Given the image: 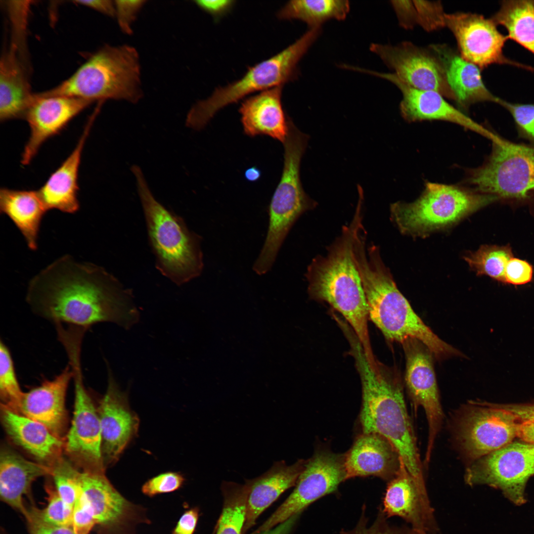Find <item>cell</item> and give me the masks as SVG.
Segmentation results:
<instances>
[{"label":"cell","mask_w":534,"mask_h":534,"mask_svg":"<svg viewBox=\"0 0 534 534\" xmlns=\"http://www.w3.org/2000/svg\"><path fill=\"white\" fill-rule=\"evenodd\" d=\"M298 515H296L273 528L258 533L251 534H289Z\"/></svg>","instance_id":"obj_53"},{"label":"cell","mask_w":534,"mask_h":534,"mask_svg":"<svg viewBox=\"0 0 534 534\" xmlns=\"http://www.w3.org/2000/svg\"><path fill=\"white\" fill-rule=\"evenodd\" d=\"M10 45L0 63V120L24 119L33 98L24 64Z\"/></svg>","instance_id":"obj_31"},{"label":"cell","mask_w":534,"mask_h":534,"mask_svg":"<svg viewBox=\"0 0 534 534\" xmlns=\"http://www.w3.org/2000/svg\"><path fill=\"white\" fill-rule=\"evenodd\" d=\"M146 2L143 0L114 1L115 17L123 33L128 35L133 33L132 25Z\"/></svg>","instance_id":"obj_43"},{"label":"cell","mask_w":534,"mask_h":534,"mask_svg":"<svg viewBox=\"0 0 534 534\" xmlns=\"http://www.w3.org/2000/svg\"><path fill=\"white\" fill-rule=\"evenodd\" d=\"M364 239L361 235L355 237L353 257L361 279L368 318L391 342L401 344L408 338L418 340L438 360L462 356V353L436 335L414 312L397 288L376 247H370L369 257H366Z\"/></svg>","instance_id":"obj_3"},{"label":"cell","mask_w":534,"mask_h":534,"mask_svg":"<svg viewBox=\"0 0 534 534\" xmlns=\"http://www.w3.org/2000/svg\"><path fill=\"white\" fill-rule=\"evenodd\" d=\"M346 477L345 455L316 451L306 460L292 492L253 533L270 530L298 515L315 501L335 491Z\"/></svg>","instance_id":"obj_13"},{"label":"cell","mask_w":534,"mask_h":534,"mask_svg":"<svg viewBox=\"0 0 534 534\" xmlns=\"http://www.w3.org/2000/svg\"><path fill=\"white\" fill-rule=\"evenodd\" d=\"M533 268L527 261L512 258L507 263L504 273L505 283L523 285L530 282Z\"/></svg>","instance_id":"obj_45"},{"label":"cell","mask_w":534,"mask_h":534,"mask_svg":"<svg viewBox=\"0 0 534 534\" xmlns=\"http://www.w3.org/2000/svg\"><path fill=\"white\" fill-rule=\"evenodd\" d=\"M417 25L428 32L445 27V14L439 1L413 0Z\"/></svg>","instance_id":"obj_41"},{"label":"cell","mask_w":534,"mask_h":534,"mask_svg":"<svg viewBox=\"0 0 534 534\" xmlns=\"http://www.w3.org/2000/svg\"><path fill=\"white\" fill-rule=\"evenodd\" d=\"M491 19L507 30L511 39L534 54V0H508Z\"/></svg>","instance_id":"obj_33"},{"label":"cell","mask_w":534,"mask_h":534,"mask_svg":"<svg viewBox=\"0 0 534 534\" xmlns=\"http://www.w3.org/2000/svg\"><path fill=\"white\" fill-rule=\"evenodd\" d=\"M438 57L444 68L447 82L454 96L457 108L467 109L482 102L499 104L501 98L493 94L485 86L482 70L465 60L446 44H432L428 47Z\"/></svg>","instance_id":"obj_24"},{"label":"cell","mask_w":534,"mask_h":534,"mask_svg":"<svg viewBox=\"0 0 534 534\" xmlns=\"http://www.w3.org/2000/svg\"><path fill=\"white\" fill-rule=\"evenodd\" d=\"M185 479L178 472H168L147 480L142 486V493L153 497L157 495L174 492L183 486Z\"/></svg>","instance_id":"obj_42"},{"label":"cell","mask_w":534,"mask_h":534,"mask_svg":"<svg viewBox=\"0 0 534 534\" xmlns=\"http://www.w3.org/2000/svg\"><path fill=\"white\" fill-rule=\"evenodd\" d=\"M499 105L511 115L519 137L534 145V103H511L501 99Z\"/></svg>","instance_id":"obj_40"},{"label":"cell","mask_w":534,"mask_h":534,"mask_svg":"<svg viewBox=\"0 0 534 534\" xmlns=\"http://www.w3.org/2000/svg\"><path fill=\"white\" fill-rule=\"evenodd\" d=\"M199 517V509L193 507L184 511L171 534H194Z\"/></svg>","instance_id":"obj_49"},{"label":"cell","mask_w":534,"mask_h":534,"mask_svg":"<svg viewBox=\"0 0 534 534\" xmlns=\"http://www.w3.org/2000/svg\"><path fill=\"white\" fill-rule=\"evenodd\" d=\"M212 534H215V532H213V533H212Z\"/></svg>","instance_id":"obj_55"},{"label":"cell","mask_w":534,"mask_h":534,"mask_svg":"<svg viewBox=\"0 0 534 534\" xmlns=\"http://www.w3.org/2000/svg\"><path fill=\"white\" fill-rule=\"evenodd\" d=\"M321 28H310L279 53L249 68L240 79L216 88L208 98L194 104L187 114L186 126L193 130H200L223 107L252 93L283 86L295 79L298 64L320 35Z\"/></svg>","instance_id":"obj_7"},{"label":"cell","mask_w":534,"mask_h":534,"mask_svg":"<svg viewBox=\"0 0 534 534\" xmlns=\"http://www.w3.org/2000/svg\"><path fill=\"white\" fill-rule=\"evenodd\" d=\"M195 3L203 11L218 19L229 12L234 5L232 0H195Z\"/></svg>","instance_id":"obj_50"},{"label":"cell","mask_w":534,"mask_h":534,"mask_svg":"<svg viewBox=\"0 0 534 534\" xmlns=\"http://www.w3.org/2000/svg\"><path fill=\"white\" fill-rule=\"evenodd\" d=\"M282 86H277L245 98L239 109L244 133L251 137L270 136L283 143L288 127L282 101Z\"/></svg>","instance_id":"obj_28"},{"label":"cell","mask_w":534,"mask_h":534,"mask_svg":"<svg viewBox=\"0 0 534 534\" xmlns=\"http://www.w3.org/2000/svg\"><path fill=\"white\" fill-rule=\"evenodd\" d=\"M261 176V171L256 167H252L247 169L244 174L245 178L251 182L258 180Z\"/></svg>","instance_id":"obj_54"},{"label":"cell","mask_w":534,"mask_h":534,"mask_svg":"<svg viewBox=\"0 0 534 534\" xmlns=\"http://www.w3.org/2000/svg\"><path fill=\"white\" fill-rule=\"evenodd\" d=\"M100 109L89 118L74 149L38 190L46 210L74 214L80 209L78 177L82 154Z\"/></svg>","instance_id":"obj_23"},{"label":"cell","mask_w":534,"mask_h":534,"mask_svg":"<svg viewBox=\"0 0 534 534\" xmlns=\"http://www.w3.org/2000/svg\"><path fill=\"white\" fill-rule=\"evenodd\" d=\"M445 27L454 35L458 52L465 60L481 70L493 64H510L534 71V68L516 62L503 54L507 36L497 30L491 19L470 12L445 14Z\"/></svg>","instance_id":"obj_17"},{"label":"cell","mask_w":534,"mask_h":534,"mask_svg":"<svg viewBox=\"0 0 534 534\" xmlns=\"http://www.w3.org/2000/svg\"><path fill=\"white\" fill-rule=\"evenodd\" d=\"M97 525L89 503L82 495L73 507L72 526L75 534H89Z\"/></svg>","instance_id":"obj_44"},{"label":"cell","mask_w":534,"mask_h":534,"mask_svg":"<svg viewBox=\"0 0 534 534\" xmlns=\"http://www.w3.org/2000/svg\"><path fill=\"white\" fill-rule=\"evenodd\" d=\"M478 167L467 170L464 183L497 200L526 202L534 199V145L497 135Z\"/></svg>","instance_id":"obj_10"},{"label":"cell","mask_w":534,"mask_h":534,"mask_svg":"<svg viewBox=\"0 0 534 534\" xmlns=\"http://www.w3.org/2000/svg\"><path fill=\"white\" fill-rule=\"evenodd\" d=\"M26 301L54 324L87 329L111 322L130 329L139 319L133 293L103 267L65 255L30 281Z\"/></svg>","instance_id":"obj_1"},{"label":"cell","mask_w":534,"mask_h":534,"mask_svg":"<svg viewBox=\"0 0 534 534\" xmlns=\"http://www.w3.org/2000/svg\"><path fill=\"white\" fill-rule=\"evenodd\" d=\"M383 507L384 516L403 518L417 534H427L433 527V510L429 498L421 494L401 458L398 472L387 486Z\"/></svg>","instance_id":"obj_25"},{"label":"cell","mask_w":534,"mask_h":534,"mask_svg":"<svg viewBox=\"0 0 534 534\" xmlns=\"http://www.w3.org/2000/svg\"><path fill=\"white\" fill-rule=\"evenodd\" d=\"M78 477L96 519L97 534H136L138 526L151 524L147 508L124 497L104 471H79Z\"/></svg>","instance_id":"obj_15"},{"label":"cell","mask_w":534,"mask_h":534,"mask_svg":"<svg viewBox=\"0 0 534 534\" xmlns=\"http://www.w3.org/2000/svg\"><path fill=\"white\" fill-rule=\"evenodd\" d=\"M519 419L496 403L471 400L460 408L453 424L456 444L470 463L518 437Z\"/></svg>","instance_id":"obj_11"},{"label":"cell","mask_w":534,"mask_h":534,"mask_svg":"<svg viewBox=\"0 0 534 534\" xmlns=\"http://www.w3.org/2000/svg\"><path fill=\"white\" fill-rule=\"evenodd\" d=\"M24 393L17 379L9 350L2 340H0V406L17 412Z\"/></svg>","instance_id":"obj_37"},{"label":"cell","mask_w":534,"mask_h":534,"mask_svg":"<svg viewBox=\"0 0 534 534\" xmlns=\"http://www.w3.org/2000/svg\"><path fill=\"white\" fill-rule=\"evenodd\" d=\"M108 386L97 408L101 429V455L106 468L116 463L137 435L139 418L130 408L128 395L107 364Z\"/></svg>","instance_id":"obj_19"},{"label":"cell","mask_w":534,"mask_h":534,"mask_svg":"<svg viewBox=\"0 0 534 534\" xmlns=\"http://www.w3.org/2000/svg\"><path fill=\"white\" fill-rule=\"evenodd\" d=\"M362 386L359 420L363 433H376L394 445L420 490L425 489L413 427L399 376L377 361H371L356 337L349 339Z\"/></svg>","instance_id":"obj_2"},{"label":"cell","mask_w":534,"mask_h":534,"mask_svg":"<svg viewBox=\"0 0 534 534\" xmlns=\"http://www.w3.org/2000/svg\"><path fill=\"white\" fill-rule=\"evenodd\" d=\"M391 2L401 27L410 29L417 25L413 0H392Z\"/></svg>","instance_id":"obj_47"},{"label":"cell","mask_w":534,"mask_h":534,"mask_svg":"<svg viewBox=\"0 0 534 534\" xmlns=\"http://www.w3.org/2000/svg\"><path fill=\"white\" fill-rule=\"evenodd\" d=\"M51 468L50 476L58 493L64 502L73 507L82 493L78 477L79 470L63 455Z\"/></svg>","instance_id":"obj_38"},{"label":"cell","mask_w":534,"mask_h":534,"mask_svg":"<svg viewBox=\"0 0 534 534\" xmlns=\"http://www.w3.org/2000/svg\"><path fill=\"white\" fill-rule=\"evenodd\" d=\"M51 472V467L29 460L3 445L0 451V499L25 518L28 508L23 496L30 497L32 483L39 477L50 475Z\"/></svg>","instance_id":"obj_30"},{"label":"cell","mask_w":534,"mask_h":534,"mask_svg":"<svg viewBox=\"0 0 534 534\" xmlns=\"http://www.w3.org/2000/svg\"><path fill=\"white\" fill-rule=\"evenodd\" d=\"M513 257L509 246L483 245L475 252L467 254L464 259L478 275H487L505 283V268Z\"/></svg>","instance_id":"obj_36"},{"label":"cell","mask_w":534,"mask_h":534,"mask_svg":"<svg viewBox=\"0 0 534 534\" xmlns=\"http://www.w3.org/2000/svg\"><path fill=\"white\" fill-rule=\"evenodd\" d=\"M369 49L408 86L418 89L435 91L454 101L443 65L429 47H420L405 41L396 45L373 43Z\"/></svg>","instance_id":"obj_16"},{"label":"cell","mask_w":534,"mask_h":534,"mask_svg":"<svg viewBox=\"0 0 534 534\" xmlns=\"http://www.w3.org/2000/svg\"><path fill=\"white\" fill-rule=\"evenodd\" d=\"M305 463V460L299 459L287 465L283 460L276 461L262 475L245 480L249 492L243 534L255 525L262 513L284 491L295 486Z\"/></svg>","instance_id":"obj_29"},{"label":"cell","mask_w":534,"mask_h":534,"mask_svg":"<svg viewBox=\"0 0 534 534\" xmlns=\"http://www.w3.org/2000/svg\"><path fill=\"white\" fill-rule=\"evenodd\" d=\"M157 269L177 285L198 277L204 267L201 237L154 197L141 168L131 167Z\"/></svg>","instance_id":"obj_5"},{"label":"cell","mask_w":534,"mask_h":534,"mask_svg":"<svg viewBox=\"0 0 534 534\" xmlns=\"http://www.w3.org/2000/svg\"><path fill=\"white\" fill-rule=\"evenodd\" d=\"M73 375L69 364L53 379L24 393L16 413L42 423L64 440L67 423L65 399Z\"/></svg>","instance_id":"obj_22"},{"label":"cell","mask_w":534,"mask_h":534,"mask_svg":"<svg viewBox=\"0 0 534 534\" xmlns=\"http://www.w3.org/2000/svg\"><path fill=\"white\" fill-rule=\"evenodd\" d=\"M221 490L222 509L215 534H243L249 492L248 485L223 481Z\"/></svg>","instance_id":"obj_35"},{"label":"cell","mask_w":534,"mask_h":534,"mask_svg":"<svg viewBox=\"0 0 534 534\" xmlns=\"http://www.w3.org/2000/svg\"><path fill=\"white\" fill-rule=\"evenodd\" d=\"M40 94L75 97L93 102L114 99L137 103L143 95L138 52L127 44L106 45L67 79Z\"/></svg>","instance_id":"obj_6"},{"label":"cell","mask_w":534,"mask_h":534,"mask_svg":"<svg viewBox=\"0 0 534 534\" xmlns=\"http://www.w3.org/2000/svg\"><path fill=\"white\" fill-rule=\"evenodd\" d=\"M44 488L47 494L46 507L41 509L32 505L28 508L27 516H31L50 525L72 526L73 507L61 498L53 483L46 482Z\"/></svg>","instance_id":"obj_39"},{"label":"cell","mask_w":534,"mask_h":534,"mask_svg":"<svg viewBox=\"0 0 534 534\" xmlns=\"http://www.w3.org/2000/svg\"><path fill=\"white\" fill-rule=\"evenodd\" d=\"M80 357V355L75 354L68 358L73 373L75 402L71 426L64 439V450L82 471H104L100 419L85 386Z\"/></svg>","instance_id":"obj_14"},{"label":"cell","mask_w":534,"mask_h":534,"mask_svg":"<svg viewBox=\"0 0 534 534\" xmlns=\"http://www.w3.org/2000/svg\"><path fill=\"white\" fill-rule=\"evenodd\" d=\"M76 4L83 5L104 15L115 17V8L114 1L110 0H74Z\"/></svg>","instance_id":"obj_51"},{"label":"cell","mask_w":534,"mask_h":534,"mask_svg":"<svg viewBox=\"0 0 534 534\" xmlns=\"http://www.w3.org/2000/svg\"><path fill=\"white\" fill-rule=\"evenodd\" d=\"M308 140L309 136L294 124L289 125L283 143V171L268 208L267 236L253 267L258 275H264L270 270L294 222L303 213L315 205L304 191L300 177L301 161Z\"/></svg>","instance_id":"obj_8"},{"label":"cell","mask_w":534,"mask_h":534,"mask_svg":"<svg viewBox=\"0 0 534 534\" xmlns=\"http://www.w3.org/2000/svg\"><path fill=\"white\" fill-rule=\"evenodd\" d=\"M363 508V514L355 528L352 530H342L340 534H411L389 526L382 518L381 515L372 525L367 526V519L364 515L365 507ZM412 534H417L413 531Z\"/></svg>","instance_id":"obj_46"},{"label":"cell","mask_w":534,"mask_h":534,"mask_svg":"<svg viewBox=\"0 0 534 534\" xmlns=\"http://www.w3.org/2000/svg\"><path fill=\"white\" fill-rule=\"evenodd\" d=\"M363 73L387 80L400 90L401 116L410 123L438 120L452 123L478 134L492 141L497 134L478 123L462 111L449 103L442 94L433 90L413 88L393 73H382L364 69Z\"/></svg>","instance_id":"obj_21"},{"label":"cell","mask_w":534,"mask_h":534,"mask_svg":"<svg viewBox=\"0 0 534 534\" xmlns=\"http://www.w3.org/2000/svg\"><path fill=\"white\" fill-rule=\"evenodd\" d=\"M534 475V444L512 442L470 463L465 474L467 484L487 485L500 490L520 505L526 502L527 483Z\"/></svg>","instance_id":"obj_12"},{"label":"cell","mask_w":534,"mask_h":534,"mask_svg":"<svg viewBox=\"0 0 534 534\" xmlns=\"http://www.w3.org/2000/svg\"><path fill=\"white\" fill-rule=\"evenodd\" d=\"M47 211L38 190L0 189V213L11 220L32 251L38 248L42 221Z\"/></svg>","instance_id":"obj_32"},{"label":"cell","mask_w":534,"mask_h":534,"mask_svg":"<svg viewBox=\"0 0 534 534\" xmlns=\"http://www.w3.org/2000/svg\"><path fill=\"white\" fill-rule=\"evenodd\" d=\"M401 458L387 439L376 433H362L345 454L347 479L376 476L392 480L398 472Z\"/></svg>","instance_id":"obj_26"},{"label":"cell","mask_w":534,"mask_h":534,"mask_svg":"<svg viewBox=\"0 0 534 534\" xmlns=\"http://www.w3.org/2000/svg\"><path fill=\"white\" fill-rule=\"evenodd\" d=\"M357 209L349 227L324 257L315 259L306 274L310 295L328 303L350 324L366 355L374 356L369 341L368 311L360 274L353 257L356 232L361 224Z\"/></svg>","instance_id":"obj_4"},{"label":"cell","mask_w":534,"mask_h":534,"mask_svg":"<svg viewBox=\"0 0 534 534\" xmlns=\"http://www.w3.org/2000/svg\"><path fill=\"white\" fill-rule=\"evenodd\" d=\"M25 519L30 534H75L72 526L50 525L30 515Z\"/></svg>","instance_id":"obj_48"},{"label":"cell","mask_w":534,"mask_h":534,"mask_svg":"<svg viewBox=\"0 0 534 534\" xmlns=\"http://www.w3.org/2000/svg\"><path fill=\"white\" fill-rule=\"evenodd\" d=\"M350 9L346 0H292L280 9L277 16L282 20H301L310 28L321 27L331 19L344 20Z\"/></svg>","instance_id":"obj_34"},{"label":"cell","mask_w":534,"mask_h":534,"mask_svg":"<svg viewBox=\"0 0 534 534\" xmlns=\"http://www.w3.org/2000/svg\"><path fill=\"white\" fill-rule=\"evenodd\" d=\"M92 103L75 97L34 93L24 119L28 124L30 135L22 153L21 163L24 166L29 164L47 140L59 134Z\"/></svg>","instance_id":"obj_20"},{"label":"cell","mask_w":534,"mask_h":534,"mask_svg":"<svg viewBox=\"0 0 534 534\" xmlns=\"http://www.w3.org/2000/svg\"><path fill=\"white\" fill-rule=\"evenodd\" d=\"M497 201L472 187L427 181L417 199L395 203L391 211L402 233L420 235L451 225Z\"/></svg>","instance_id":"obj_9"},{"label":"cell","mask_w":534,"mask_h":534,"mask_svg":"<svg viewBox=\"0 0 534 534\" xmlns=\"http://www.w3.org/2000/svg\"><path fill=\"white\" fill-rule=\"evenodd\" d=\"M0 417L8 438L38 462L51 467L63 455L64 440L42 423L1 406Z\"/></svg>","instance_id":"obj_27"},{"label":"cell","mask_w":534,"mask_h":534,"mask_svg":"<svg viewBox=\"0 0 534 534\" xmlns=\"http://www.w3.org/2000/svg\"><path fill=\"white\" fill-rule=\"evenodd\" d=\"M406 358L405 382L415 407L423 408L428 423L429 435L425 463L427 465L443 419L435 373L433 355L418 340L408 338L401 343Z\"/></svg>","instance_id":"obj_18"},{"label":"cell","mask_w":534,"mask_h":534,"mask_svg":"<svg viewBox=\"0 0 534 534\" xmlns=\"http://www.w3.org/2000/svg\"><path fill=\"white\" fill-rule=\"evenodd\" d=\"M514 414L520 420H534V404H498Z\"/></svg>","instance_id":"obj_52"}]
</instances>
